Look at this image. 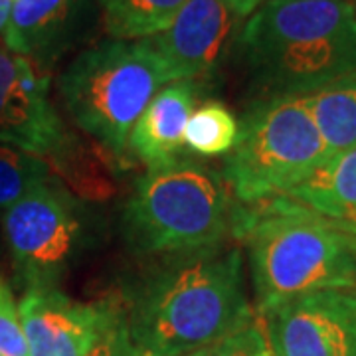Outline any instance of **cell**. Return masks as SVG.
Here are the masks:
<instances>
[{"label": "cell", "instance_id": "obj_23", "mask_svg": "<svg viewBox=\"0 0 356 356\" xmlns=\"http://www.w3.org/2000/svg\"><path fill=\"white\" fill-rule=\"evenodd\" d=\"M226 2L240 18H245V16H252L266 0H226Z\"/></svg>", "mask_w": 356, "mask_h": 356}, {"label": "cell", "instance_id": "obj_6", "mask_svg": "<svg viewBox=\"0 0 356 356\" xmlns=\"http://www.w3.org/2000/svg\"><path fill=\"white\" fill-rule=\"evenodd\" d=\"M2 229L26 287H56L88 243L83 208L56 175L4 210Z\"/></svg>", "mask_w": 356, "mask_h": 356}, {"label": "cell", "instance_id": "obj_15", "mask_svg": "<svg viewBox=\"0 0 356 356\" xmlns=\"http://www.w3.org/2000/svg\"><path fill=\"white\" fill-rule=\"evenodd\" d=\"M287 196L329 220L356 218V147L329 156Z\"/></svg>", "mask_w": 356, "mask_h": 356}, {"label": "cell", "instance_id": "obj_3", "mask_svg": "<svg viewBox=\"0 0 356 356\" xmlns=\"http://www.w3.org/2000/svg\"><path fill=\"white\" fill-rule=\"evenodd\" d=\"M236 206L212 168L177 159L147 168L123 208V234L139 255H180L216 248L232 234Z\"/></svg>", "mask_w": 356, "mask_h": 356}, {"label": "cell", "instance_id": "obj_18", "mask_svg": "<svg viewBox=\"0 0 356 356\" xmlns=\"http://www.w3.org/2000/svg\"><path fill=\"white\" fill-rule=\"evenodd\" d=\"M240 135V123L222 102L210 99L192 111L184 129V147L200 156L228 154Z\"/></svg>", "mask_w": 356, "mask_h": 356}, {"label": "cell", "instance_id": "obj_10", "mask_svg": "<svg viewBox=\"0 0 356 356\" xmlns=\"http://www.w3.org/2000/svg\"><path fill=\"white\" fill-rule=\"evenodd\" d=\"M117 303H81L58 287H26L18 303L30 356H86Z\"/></svg>", "mask_w": 356, "mask_h": 356}, {"label": "cell", "instance_id": "obj_25", "mask_svg": "<svg viewBox=\"0 0 356 356\" xmlns=\"http://www.w3.org/2000/svg\"><path fill=\"white\" fill-rule=\"evenodd\" d=\"M331 222L332 226L337 229H341L343 234L356 238V218H353V220H331Z\"/></svg>", "mask_w": 356, "mask_h": 356}, {"label": "cell", "instance_id": "obj_22", "mask_svg": "<svg viewBox=\"0 0 356 356\" xmlns=\"http://www.w3.org/2000/svg\"><path fill=\"white\" fill-rule=\"evenodd\" d=\"M86 356H139L129 332L125 309L117 305L97 343L91 346V350Z\"/></svg>", "mask_w": 356, "mask_h": 356}, {"label": "cell", "instance_id": "obj_2", "mask_svg": "<svg viewBox=\"0 0 356 356\" xmlns=\"http://www.w3.org/2000/svg\"><path fill=\"white\" fill-rule=\"evenodd\" d=\"M232 234L248 248L257 315L301 295L356 287L350 238L289 196L236 208Z\"/></svg>", "mask_w": 356, "mask_h": 356}, {"label": "cell", "instance_id": "obj_5", "mask_svg": "<svg viewBox=\"0 0 356 356\" xmlns=\"http://www.w3.org/2000/svg\"><path fill=\"white\" fill-rule=\"evenodd\" d=\"M329 159L303 95H267L243 117L224 159L232 196L255 204L287 196Z\"/></svg>", "mask_w": 356, "mask_h": 356}, {"label": "cell", "instance_id": "obj_12", "mask_svg": "<svg viewBox=\"0 0 356 356\" xmlns=\"http://www.w3.org/2000/svg\"><path fill=\"white\" fill-rule=\"evenodd\" d=\"M353 28L356 4L348 0H266L242 28L238 48L245 54Z\"/></svg>", "mask_w": 356, "mask_h": 356}, {"label": "cell", "instance_id": "obj_14", "mask_svg": "<svg viewBox=\"0 0 356 356\" xmlns=\"http://www.w3.org/2000/svg\"><path fill=\"white\" fill-rule=\"evenodd\" d=\"M81 0H14L2 44L14 54L32 58L54 51L72 28Z\"/></svg>", "mask_w": 356, "mask_h": 356}, {"label": "cell", "instance_id": "obj_16", "mask_svg": "<svg viewBox=\"0 0 356 356\" xmlns=\"http://www.w3.org/2000/svg\"><path fill=\"white\" fill-rule=\"evenodd\" d=\"M329 156L356 147V77L303 95Z\"/></svg>", "mask_w": 356, "mask_h": 356}, {"label": "cell", "instance_id": "obj_27", "mask_svg": "<svg viewBox=\"0 0 356 356\" xmlns=\"http://www.w3.org/2000/svg\"><path fill=\"white\" fill-rule=\"evenodd\" d=\"M204 355V350L202 353H194V355H188V356H202Z\"/></svg>", "mask_w": 356, "mask_h": 356}, {"label": "cell", "instance_id": "obj_13", "mask_svg": "<svg viewBox=\"0 0 356 356\" xmlns=\"http://www.w3.org/2000/svg\"><path fill=\"white\" fill-rule=\"evenodd\" d=\"M196 95V81H172L147 105L127 143V149L147 168L177 161L184 147V129L194 111Z\"/></svg>", "mask_w": 356, "mask_h": 356}, {"label": "cell", "instance_id": "obj_19", "mask_svg": "<svg viewBox=\"0 0 356 356\" xmlns=\"http://www.w3.org/2000/svg\"><path fill=\"white\" fill-rule=\"evenodd\" d=\"M54 177L50 165L36 154L0 145V210L10 208L40 182Z\"/></svg>", "mask_w": 356, "mask_h": 356}, {"label": "cell", "instance_id": "obj_21", "mask_svg": "<svg viewBox=\"0 0 356 356\" xmlns=\"http://www.w3.org/2000/svg\"><path fill=\"white\" fill-rule=\"evenodd\" d=\"M0 356H30L18 303L13 289L0 277Z\"/></svg>", "mask_w": 356, "mask_h": 356}, {"label": "cell", "instance_id": "obj_8", "mask_svg": "<svg viewBox=\"0 0 356 356\" xmlns=\"http://www.w3.org/2000/svg\"><path fill=\"white\" fill-rule=\"evenodd\" d=\"M271 356H356L355 289H327L259 315Z\"/></svg>", "mask_w": 356, "mask_h": 356}, {"label": "cell", "instance_id": "obj_7", "mask_svg": "<svg viewBox=\"0 0 356 356\" xmlns=\"http://www.w3.org/2000/svg\"><path fill=\"white\" fill-rule=\"evenodd\" d=\"M0 143L44 159L50 168L79 140L65 129L50 99V77L38 62L0 40Z\"/></svg>", "mask_w": 356, "mask_h": 356}, {"label": "cell", "instance_id": "obj_28", "mask_svg": "<svg viewBox=\"0 0 356 356\" xmlns=\"http://www.w3.org/2000/svg\"><path fill=\"white\" fill-rule=\"evenodd\" d=\"M348 2H353V4H356V0H348Z\"/></svg>", "mask_w": 356, "mask_h": 356}, {"label": "cell", "instance_id": "obj_29", "mask_svg": "<svg viewBox=\"0 0 356 356\" xmlns=\"http://www.w3.org/2000/svg\"><path fill=\"white\" fill-rule=\"evenodd\" d=\"M355 293H356V287H355Z\"/></svg>", "mask_w": 356, "mask_h": 356}, {"label": "cell", "instance_id": "obj_4", "mask_svg": "<svg viewBox=\"0 0 356 356\" xmlns=\"http://www.w3.org/2000/svg\"><path fill=\"white\" fill-rule=\"evenodd\" d=\"M170 83L149 40H107L83 50L60 76L67 115L111 161L154 95Z\"/></svg>", "mask_w": 356, "mask_h": 356}, {"label": "cell", "instance_id": "obj_1", "mask_svg": "<svg viewBox=\"0 0 356 356\" xmlns=\"http://www.w3.org/2000/svg\"><path fill=\"white\" fill-rule=\"evenodd\" d=\"M125 315L139 356L202 353L255 317L242 252L220 243L168 255L129 293Z\"/></svg>", "mask_w": 356, "mask_h": 356}, {"label": "cell", "instance_id": "obj_24", "mask_svg": "<svg viewBox=\"0 0 356 356\" xmlns=\"http://www.w3.org/2000/svg\"><path fill=\"white\" fill-rule=\"evenodd\" d=\"M14 0H0V38H2V32L8 24V18H10V10H13Z\"/></svg>", "mask_w": 356, "mask_h": 356}, {"label": "cell", "instance_id": "obj_9", "mask_svg": "<svg viewBox=\"0 0 356 356\" xmlns=\"http://www.w3.org/2000/svg\"><path fill=\"white\" fill-rule=\"evenodd\" d=\"M267 95H307L356 77V28L242 54Z\"/></svg>", "mask_w": 356, "mask_h": 356}, {"label": "cell", "instance_id": "obj_26", "mask_svg": "<svg viewBox=\"0 0 356 356\" xmlns=\"http://www.w3.org/2000/svg\"><path fill=\"white\" fill-rule=\"evenodd\" d=\"M350 238V243H353V250H355V255H356V238H353V236H348Z\"/></svg>", "mask_w": 356, "mask_h": 356}, {"label": "cell", "instance_id": "obj_17", "mask_svg": "<svg viewBox=\"0 0 356 356\" xmlns=\"http://www.w3.org/2000/svg\"><path fill=\"white\" fill-rule=\"evenodd\" d=\"M188 0H99L111 40H147L165 32Z\"/></svg>", "mask_w": 356, "mask_h": 356}, {"label": "cell", "instance_id": "obj_11", "mask_svg": "<svg viewBox=\"0 0 356 356\" xmlns=\"http://www.w3.org/2000/svg\"><path fill=\"white\" fill-rule=\"evenodd\" d=\"M240 16L226 0H188L151 42L172 81H198L216 70Z\"/></svg>", "mask_w": 356, "mask_h": 356}, {"label": "cell", "instance_id": "obj_20", "mask_svg": "<svg viewBox=\"0 0 356 356\" xmlns=\"http://www.w3.org/2000/svg\"><path fill=\"white\" fill-rule=\"evenodd\" d=\"M202 356H271L261 318L254 317L245 327L206 348Z\"/></svg>", "mask_w": 356, "mask_h": 356}]
</instances>
